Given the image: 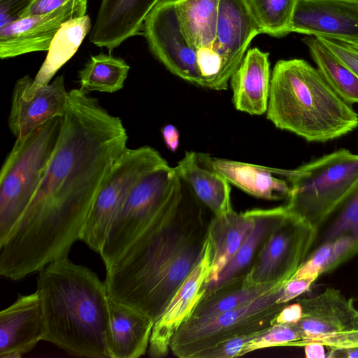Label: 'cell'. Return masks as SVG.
Here are the masks:
<instances>
[{"label": "cell", "instance_id": "40", "mask_svg": "<svg viewBox=\"0 0 358 358\" xmlns=\"http://www.w3.org/2000/svg\"><path fill=\"white\" fill-rule=\"evenodd\" d=\"M302 307L296 301L295 303L285 306L275 317L273 325L281 324H296L302 317Z\"/></svg>", "mask_w": 358, "mask_h": 358}, {"label": "cell", "instance_id": "28", "mask_svg": "<svg viewBox=\"0 0 358 358\" xmlns=\"http://www.w3.org/2000/svg\"><path fill=\"white\" fill-rule=\"evenodd\" d=\"M90 29L91 20L87 15L63 23L51 41L43 63L31 80L30 88L49 84L60 68L75 55Z\"/></svg>", "mask_w": 358, "mask_h": 358}, {"label": "cell", "instance_id": "43", "mask_svg": "<svg viewBox=\"0 0 358 358\" xmlns=\"http://www.w3.org/2000/svg\"><path fill=\"white\" fill-rule=\"evenodd\" d=\"M344 43L350 45V46H352L356 49H358V42H344Z\"/></svg>", "mask_w": 358, "mask_h": 358}, {"label": "cell", "instance_id": "3", "mask_svg": "<svg viewBox=\"0 0 358 358\" xmlns=\"http://www.w3.org/2000/svg\"><path fill=\"white\" fill-rule=\"evenodd\" d=\"M38 272L36 291L42 308L43 341L73 356L109 357V296L104 282L68 257Z\"/></svg>", "mask_w": 358, "mask_h": 358}, {"label": "cell", "instance_id": "4", "mask_svg": "<svg viewBox=\"0 0 358 358\" xmlns=\"http://www.w3.org/2000/svg\"><path fill=\"white\" fill-rule=\"evenodd\" d=\"M266 114L275 127L308 142L331 141L358 127V113L302 59L275 64Z\"/></svg>", "mask_w": 358, "mask_h": 358}, {"label": "cell", "instance_id": "23", "mask_svg": "<svg viewBox=\"0 0 358 358\" xmlns=\"http://www.w3.org/2000/svg\"><path fill=\"white\" fill-rule=\"evenodd\" d=\"M107 347L110 358H138L148 352L154 321L109 298Z\"/></svg>", "mask_w": 358, "mask_h": 358}, {"label": "cell", "instance_id": "10", "mask_svg": "<svg viewBox=\"0 0 358 358\" xmlns=\"http://www.w3.org/2000/svg\"><path fill=\"white\" fill-rule=\"evenodd\" d=\"M317 231L288 213L266 238L246 273L247 280L253 284L288 282L306 262Z\"/></svg>", "mask_w": 358, "mask_h": 358}, {"label": "cell", "instance_id": "19", "mask_svg": "<svg viewBox=\"0 0 358 358\" xmlns=\"http://www.w3.org/2000/svg\"><path fill=\"white\" fill-rule=\"evenodd\" d=\"M161 0H101L90 41L109 52L141 33L143 22Z\"/></svg>", "mask_w": 358, "mask_h": 358}, {"label": "cell", "instance_id": "38", "mask_svg": "<svg viewBox=\"0 0 358 358\" xmlns=\"http://www.w3.org/2000/svg\"><path fill=\"white\" fill-rule=\"evenodd\" d=\"M315 281L311 279L292 278L282 288L278 303H289L309 289Z\"/></svg>", "mask_w": 358, "mask_h": 358}, {"label": "cell", "instance_id": "33", "mask_svg": "<svg viewBox=\"0 0 358 358\" xmlns=\"http://www.w3.org/2000/svg\"><path fill=\"white\" fill-rule=\"evenodd\" d=\"M301 340L302 335L296 324H274L248 343L241 352V356L271 347H290L292 343Z\"/></svg>", "mask_w": 358, "mask_h": 358}, {"label": "cell", "instance_id": "8", "mask_svg": "<svg viewBox=\"0 0 358 358\" xmlns=\"http://www.w3.org/2000/svg\"><path fill=\"white\" fill-rule=\"evenodd\" d=\"M168 164L154 148H127L113 164L83 227L80 241L99 254L116 215L134 186Z\"/></svg>", "mask_w": 358, "mask_h": 358}, {"label": "cell", "instance_id": "6", "mask_svg": "<svg viewBox=\"0 0 358 358\" xmlns=\"http://www.w3.org/2000/svg\"><path fill=\"white\" fill-rule=\"evenodd\" d=\"M62 117L16 138L0 172V243L8 237L35 193L55 148Z\"/></svg>", "mask_w": 358, "mask_h": 358}, {"label": "cell", "instance_id": "1", "mask_svg": "<svg viewBox=\"0 0 358 358\" xmlns=\"http://www.w3.org/2000/svg\"><path fill=\"white\" fill-rule=\"evenodd\" d=\"M122 120L81 89L66 111L43 178L6 240L0 275L19 280L68 257L113 164L127 148Z\"/></svg>", "mask_w": 358, "mask_h": 358}, {"label": "cell", "instance_id": "18", "mask_svg": "<svg viewBox=\"0 0 358 358\" xmlns=\"http://www.w3.org/2000/svg\"><path fill=\"white\" fill-rule=\"evenodd\" d=\"M44 338L42 308L37 292L18 294L0 312V357L20 358Z\"/></svg>", "mask_w": 358, "mask_h": 358}, {"label": "cell", "instance_id": "42", "mask_svg": "<svg viewBox=\"0 0 358 358\" xmlns=\"http://www.w3.org/2000/svg\"><path fill=\"white\" fill-rule=\"evenodd\" d=\"M304 347L306 357L308 358H324L327 357L325 346L321 343L311 342L307 343Z\"/></svg>", "mask_w": 358, "mask_h": 358}, {"label": "cell", "instance_id": "14", "mask_svg": "<svg viewBox=\"0 0 358 358\" xmlns=\"http://www.w3.org/2000/svg\"><path fill=\"white\" fill-rule=\"evenodd\" d=\"M302 307V317L296 323L302 340L290 347H303L308 343L329 335L358 329V309L353 298H347L334 287L320 294L296 299Z\"/></svg>", "mask_w": 358, "mask_h": 358}, {"label": "cell", "instance_id": "32", "mask_svg": "<svg viewBox=\"0 0 358 358\" xmlns=\"http://www.w3.org/2000/svg\"><path fill=\"white\" fill-rule=\"evenodd\" d=\"M298 0H243L261 34L282 37L291 33Z\"/></svg>", "mask_w": 358, "mask_h": 358}, {"label": "cell", "instance_id": "31", "mask_svg": "<svg viewBox=\"0 0 358 358\" xmlns=\"http://www.w3.org/2000/svg\"><path fill=\"white\" fill-rule=\"evenodd\" d=\"M130 66L122 58L99 53L92 56L78 72L80 89L113 93L123 88Z\"/></svg>", "mask_w": 358, "mask_h": 358}, {"label": "cell", "instance_id": "5", "mask_svg": "<svg viewBox=\"0 0 358 358\" xmlns=\"http://www.w3.org/2000/svg\"><path fill=\"white\" fill-rule=\"evenodd\" d=\"M270 170L289 185L288 213L317 229L358 180V154L341 148L294 169Z\"/></svg>", "mask_w": 358, "mask_h": 358}, {"label": "cell", "instance_id": "20", "mask_svg": "<svg viewBox=\"0 0 358 358\" xmlns=\"http://www.w3.org/2000/svg\"><path fill=\"white\" fill-rule=\"evenodd\" d=\"M326 243L332 245V254L322 275L358 254V180L317 229L310 252Z\"/></svg>", "mask_w": 358, "mask_h": 358}, {"label": "cell", "instance_id": "30", "mask_svg": "<svg viewBox=\"0 0 358 358\" xmlns=\"http://www.w3.org/2000/svg\"><path fill=\"white\" fill-rule=\"evenodd\" d=\"M302 41L331 88L346 103H358V78L316 37L308 36Z\"/></svg>", "mask_w": 358, "mask_h": 358}, {"label": "cell", "instance_id": "41", "mask_svg": "<svg viewBox=\"0 0 358 358\" xmlns=\"http://www.w3.org/2000/svg\"><path fill=\"white\" fill-rule=\"evenodd\" d=\"M162 134L166 147L175 152L179 145L180 134L178 129L171 124L165 125L162 129Z\"/></svg>", "mask_w": 358, "mask_h": 358}, {"label": "cell", "instance_id": "37", "mask_svg": "<svg viewBox=\"0 0 358 358\" xmlns=\"http://www.w3.org/2000/svg\"><path fill=\"white\" fill-rule=\"evenodd\" d=\"M311 342L321 343L329 349L358 347V329L329 335L315 339L309 343Z\"/></svg>", "mask_w": 358, "mask_h": 358}, {"label": "cell", "instance_id": "22", "mask_svg": "<svg viewBox=\"0 0 358 358\" xmlns=\"http://www.w3.org/2000/svg\"><path fill=\"white\" fill-rule=\"evenodd\" d=\"M198 162L222 175L230 184L253 196L270 201L287 199L289 185L270 167L196 153Z\"/></svg>", "mask_w": 358, "mask_h": 358}, {"label": "cell", "instance_id": "35", "mask_svg": "<svg viewBox=\"0 0 358 358\" xmlns=\"http://www.w3.org/2000/svg\"><path fill=\"white\" fill-rule=\"evenodd\" d=\"M316 38L358 78V49L335 39Z\"/></svg>", "mask_w": 358, "mask_h": 358}, {"label": "cell", "instance_id": "11", "mask_svg": "<svg viewBox=\"0 0 358 358\" xmlns=\"http://www.w3.org/2000/svg\"><path fill=\"white\" fill-rule=\"evenodd\" d=\"M153 55L173 74L202 87L196 50L184 35L175 0H161L145 18L142 30Z\"/></svg>", "mask_w": 358, "mask_h": 358}, {"label": "cell", "instance_id": "29", "mask_svg": "<svg viewBox=\"0 0 358 358\" xmlns=\"http://www.w3.org/2000/svg\"><path fill=\"white\" fill-rule=\"evenodd\" d=\"M219 3L220 0H175L176 12L182 31L196 50L213 45Z\"/></svg>", "mask_w": 358, "mask_h": 358}, {"label": "cell", "instance_id": "26", "mask_svg": "<svg viewBox=\"0 0 358 358\" xmlns=\"http://www.w3.org/2000/svg\"><path fill=\"white\" fill-rule=\"evenodd\" d=\"M176 168L193 193L213 215L233 210L230 183L217 172L201 165L196 152H185Z\"/></svg>", "mask_w": 358, "mask_h": 358}, {"label": "cell", "instance_id": "16", "mask_svg": "<svg viewBox=\"0 0 358 358\" xmlns=\"http://www.w3.org/2000/svg\"><path fill=\"white\" fill-rule=\"evenodd\" d=\"M211 261V245L208 236L201 259L154 324L148 350L150 357L159 358L168 355L171 337L189 317L198 301L205 292L203 287L210 272Z\"/></svg>", "mask_w": 358, "mask_h": 358}, {"label": "cell", "instance_id": "25", "mask_svg": "<svg viewBox=\"0 0 358 358\" xmlns=\"http://www.w3.org/2000/svg\"><path fill=\"white\" fill-rule=\"evenodd\" d=\"M287 282L253 284L247 280L246 273L238 275L217 288L205 291L185 322L204 320L240 308Z\"/></svg>", "mask_w": 358, "mask_h": 358}, {"label": "cell", "instance_id": "34", "mask_svg": "<svg viewBox=\"0 0 358 358\" xmlns=\"http://www.w3.org/2000/svg\"><path fill=\"white\" fill-rule=\"evenodd\" d=\"M264 332L252 333L231 338L204 351L199 358H233L241 357V352L245 345Z\"/></svg>", "mask_w": 358, "mask_h": 358}, {"label": "cell", "instance_id": "7", "mask_svg": "<svg viewBox=\"0 0 358 358\" xmlns=\"http://www.w3.org/2000/svg\"><path fill=\"white\" fill-rule=\"evenodd\" d=\"M283 287L211 318L184 322L171 338L170 350L179 358H199L204 351L227 339L266 331L288 304L278 303Z\"/></svg>", "mask_w": 358, "mask_h": 358}, {"label": "cell", "instance_id": "27", "mask_svg": "<svg viewBox=\"0 0 358 358\" xmlns=\"http://www.w3.org/2000/svg\"><path fill=\"white\" fill-rule=\"evenodd\" d=\"M253 227L235 255L220 273L217 279L203 285L205 291L220 287L231 279L247 273L262 245L288 212L285 205L269 209H252Z\"/></svg>", "mask_w": 358, "mask_h": 358}, {"label": "cell", "instance_id": "15", "mask_svg": "<svg viewBox=\"0 0 358 358\" xmlns=\"http://www.w3.org/2000/svg\"><path fill=\"white\" fill-rule=\"evenodd\" d=\"M291 32L358 42V0H298Z\"/></svg>", "mask_w": 358, "mask_h": 358}, {"label": "cell", "instance_id": "2", "mask_svg": "<svg viewBox=\"0 0 358 358\" xmlns=\"http://www.w3.org/2000/svg\"><path fill=\"white\" fill-rule=\"evenodd\" d=\"M206 209L181 177L158 213L106 268L109 298L155 322L203 255L211 218Z\"/></svg>", "mask_w": 358, "mask_h": 358}, {"label": "cell", "instance_id": "12", "mask_svg": "<svg viewBox=\"0 0 358 358\" xmlns=\"http://www.w3.org/2000/svg\"><path fill=\"white\" fill-rule=\"evenodd\" d=\"M87 7V0H69L49 13L21 17L0 27L1 59L48 51L62 24L85 15Z\"/></svg>", "mask_w": 358, "mask_h": 358}, {"label": "cell", "instance_id": "17", "mask_svg": "<svg viewBox=\"0 0 358 358\" xmlns=\"http://www.w3.org/2000/svg\"><path fill=\"white\" fill-rule=\"evenodd\" d=\"M261 31L243 0H220L216 36L213 48L222 62L224 90L242 62L251 41Z\"/></svg>", "mask_w": 358, "mask_h": 358}, {"label": "cell", "instance_id": "9", "mask_svg": "<svg viewBox=\"0 0 358 358\" xmlns=\"http://www.w3.org/2000/svg\"><path fill=\"white\" fill-rule=\"evenodd\" d=\"M181 180L169 164L143 177L132 189L109 229L99 255L108 267L158 213Z\"/></svg>", "mask_w": 358, "mask_h": 358}, {"label": "cell", "instance_id": "13", "mask_svg": "<svg viewBox=\"0 0 358 358\" xmlns=\"http://www.w3.org/2000/svg\"><path fill=\"white\" fill-rule=\"evenodd\" d=\"M31 80L29 75L23 76L16 81L13 90L8 123L15 138L27 134L55 117H63L66 111L69 92L63 76L36 89L29 87Z\"/></svg>", "mask_w": 358, "mask_h": 358}, {"label": "cell", "instance_id": "36", "mask_svg": "<svg viewBox=\"0 0 358 358\" xmlns=\"http://www.w3.org/2000/svg\"><path fill=\"white\" fill-rule=\"evenodd\" d=\"M31 0H0V27L20 18Z\"/></svg>", "mask_w": 358, "mask_h": 358}, {"label": "cell", "instance_id": "21", "mask_svg": "<svg viewBox=\"0 0 358 358\" xmlns=\"http://www.w3.org/2000/svg\"><path fill=\"white\" fill-rule=\"evenodd\" d=\"M268 55L250 49L232 74L229 81L236 110L252 115L266 113L271 76Z\"/></svg>", "mask_w": 358, "mask_h": 358}, {"label": "cell", "instance_id": "39", "mask_svg": "<svg viewBox=\"0 0 358 358\" xmlns=\"http://www.w3.org/2000/svg\"><path fill=\"white\" fill-rule=\"evenodd\" d=\"M69 0H31L27 8L22 14L21 17L43 15L52 11Z\"/></svg>", "mask_w": 358, "mask_h": 358}, {"label": "cell", "instance_id": "24", "mask_svg": "<svg viewBox=\"0 0 358 358\" xmlns=\"http://www.w3.org/2000/svg\"><path fill=\"white\" fill-rule=\"evenodd\" d=\"M254 224L251 210L237 213L231 210L211 217L208 236L212 250L210 272L206 284L215 282L226 264L235 255ZM205 284V285H206Z\"/></svg>", "mask_w": 358, "mask_h": 358}]
</instances>
